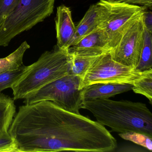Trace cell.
<instances>
[{
	"mask_svg": "<svg viewBox=\"0 0 152 152\" xmlns=\"http://www.w3.org/2000/svg\"><path fill=\"white\" fill-rule=\"evenodd\" d=\"M12 134L20 152H107L117 148L104 126L48 100L20 106Z\"/></svg>",
	"mask_w": 152,
	"mask_h": 152,
	"instance_id": "obj_1",
	"label": "cell"
},
{
	"mask_svg": "<svg viewBox=\"0 0 152 152\" xmlns=\"http://www.w3.org/2000/svg\"><path fill=\"white\" fill-rule=\"evenodd\" d=\"M80 108L89 111L97 121L112 131L135 132L152 137V113L144 103L104 99L83 101Z\"/></svg>",
	"mask_w": 152,
	"mask_h": 152,
	"instance_id": "obj_2",
	"label": "cell"
},
{
	"mask_svg": "<svg viewBox=\"0 0 152 152\" xmlns=\"http://www.w3.org/2000/svg\"><path fill=\"white\" fill-rule=\"evenodd\" d=\"M72 55L57 45L46 51L38 61L27 66L19 80L12 86L14 100L23 99L31 92L69 74Z\"/></svg>",
	"mask_w": 152,
	"mask_h": 152,
	"instance_id": "obj_3",
	"label": "cell"
},
{
	"mask_svg": "<svg viewBox=\"0 0 152 152\" xmlns=\"http://www.w3.org/2000/svg\"><path fill=\"white\" fill-rule=\"evenodd\" d=\"M55 0H19L0 26V47L8 46L16 36L43 22L54 11Z\"/></svg>",
	"mask_w": 152,
	"mask_h": 152,
	"instance_id": "obj_4",
	"label": "cell"
},
{
	"mask_svg": "<svg viewBox=\"0 0 152 152\" xmlns=\"http://www.w3.org/2000/svg\"><path fill=\"white\" fill-rule=\"evenodd\" d=\"M81 81L80 76L68 74L29 93L24 98V103L48 100L65 110L79 114L82 102Z\"/></svg>",
	"mask_w": 152,
	"mask_h": 152,
	"instance_id": "obj_5",
	"label": "cell"
},
{
	"mask_svg": "<svg viewBox=\"0 0 152 152\" xmlns=\"http://www.w3.org/2000/svg\"><path fill=\"white\" fill-rule=\"evenodd\" d=\"M102 19L99 26L103 30L111 49L119 43L129 27L146 10L141 6L124 2L100 0Z\"/></svg>",
	"mask_w": 152,
	"mask_h": 152,
	"instance_id": "obj_6",
	"label": "cell"
},
{
	"mask_svg": "<svg viewBox=\"0 0 152 152\" xmlns=\"http://www.w3.org/2000/svg\"><path fill=\"white\" fill-rule=\"evenodd\" d=\"M142 72L115 61L110 50L96 58L82 78L80 89L100 83L132 84Z\"/></svg>",
	"mask_w": 152,
	"mask_h": 152,
	"instance_id": "obj_7",
	"label": "cell"
},
{
	"mask_svg": "<svg viewBox=\"0 0 152 152\" xmlns=\"http://www.w3.org/2000/svg\"><path fill=\"white\" fill-rule=\"evenodd\" d=\"M144 13L129 27L118 44L110 50L113 60L132 68H136L138 64L144 43Z\"/></svg>",
	"mask_w": 152,
	"mask_h": 152,
	"instance_id": "obj_8",
	"label": "cell"
},
{
	"mask_svg": "<svg viewBox=\"0 0 152 152\" xmlns=\"http://www.w3.org/2000/svg\"><path fill=\"white\" fill-rule=\"evenodd\" d=\"M111 50L104 31L99 26L68 49L72 56L89 57L97 56Z\"/></svg>",
	"mask_w": 152,
	"mask_h": 152,
	"instance_id": "obj_9",
	"label": "cell"
},
{
	"mask_svg": "<svg viewBox=\"0 0 152 152\" xmlns=\"http://www.w3.org/2000/svg\"><path fill=\"white\" fill-rule=\"evenodd\" d=\"M72 11L68 7L62 5L57 8L55 18L57 46L68 50L72 45L75 31V26L72 18Z\"/></svg>",
	"mask_w": 152,
	"mask_h": 152,
	"instance_id": "obj_10",
	"label": "cell"
},
{
	"mask_svg": "<svg viewBox=\"0 0 152 152\" xmlns=\"http://www.w3.org/2000/svg\"><path fill=\"white\" fill-rule=\"evenodd\" d=\"M133 85L125 83H93L85 86L81 91L83 101L108 99L132 90Z\"/></svg>",
	"mask_w": 152,
	"mask_h": 152,
	"instance_id": "obj_11",
	"label": "cell"
},
{
	"mask_svg": "<svg viewBox=\"0 0 152 152\" xmlns=\"http://www.w3.org/2000/svg\"><path fill=\"white\" fill-rule=\"evenodd\" d=\"M102 10L100 4L91 5L77 26L72 45H74L99 26L102 19Z\"/></svg>",
	"mask_w": 152,
	"mask_h": 152,
	"instance_id": "obj_12",
	"label": "cell"
},
{
	"mask_svg": "<svg viewBox=\"0 0 152 152\" xmlns=\"http://www.w3.org/2000/svg\"><path fill=\"white\" fill-rule=\"evenodd\" d=\"M15 113L14 99L0 93V137L9 136V129Z\"/></svg>",
	"mask_w": 152,
	"mask_h": 152,
	"instance_id": "obj_13",
	"label": "cell"
},
{
	"mask_svg": "<svg viewBox=\"0 0 152 152\" xmlns=\"http://www.w3.org/2000/svg\"><path fill=\"white\" fill-rule=\"evenodd\" d=\"M30 46L24 41L18 48L9 56L0 58V74L17 70L23 65V57Z\"/></svg>",
	"mask_w": 152,
	"mask_h": 152,
	"instance_id": "obj_14",
	"label": "cell"
},
{
	"mask_svg": "<svg viewBox=\"0 0 152 152\" xmlns=\"http://www.w3.org/2000/svg\"><path fill=\"white\" fill-rule=\"evenodd\" d=\"M132 90L137 94L145 96L152 102V69L142 72L141 75L133 82Z\"/></svg>",
	"mask_w": 152,
	"mask_h": 152,
	"instance_id": "obj_15",
	"label": "cell"
},
{
	"mask_svg": "<svg viewBox=\"0 0 152 152\" xmlns=\"http://www.w3.org/2000/svg\"><path fill=\"white\" fill-rule=\"evenodd\" d=\"M152 32L145 28L144 43L141 50L138 64L136 69L140 72L152 68Z\"/></svg>",
	"mask_w": 152,
	"mask_h": 152,
	"instance_id": "obj_16",
	"label": "cell"
},
{
	"mask_svg": "<svg viewBox=\"0 0 152 152\" xmlns=\"http://www.w3.org/2000/svg\"><path fill=\"white\" fill-rule=\"evenodd\" d=\"M72 64L69 74L77 75L82 78L98 56H72Z\"/></svg>",
	"mask_w": 152,
	"mask_h": 152,
	"instance_id": "obj_17",
	"label": "cell"
},
{
	"mask_svg": "<svg viewBox=\"0 0 152 152\" xmlns=\"http://www.w3.org/2000/svg\"><path fill=\"white\" fill-rule=\"evenodd\" d=\"M27 67L23 65L17 70L0 74V93L6 89L11 88L19 80Z\"/></svg>",
	"mask_w": 152,
	"mask_h": 152,
	"instance_id": "obj_18",
	"label": "cell"
},
{
	"mask_svg": "<svg viewBox=\"0 0 152 152\" xmlns=\"http://www.w3.org/2000/svg\"><path fill=\"white\" fill-rule=\"evenodd\" d=\"M119 135L124 139L134 142L136 144L142 146L148 150L152 151V137L135 132L120 133Z\"/></svg>",
	"mask_w": 152,
	"mask_h": 152,
	"instance_id": "obj_19",
	"label": "cell"
},
{
	"mask_svg": "<svg viewBox=\"0 0 152 152\" xmlns=\"http://www.w3.org/2000/svg\"><path fill=\"white\" fill-rule=\"evenodd\" d=\"M19 0H0V26L13 12Z\"/></svg>",
	"mask_w": 152,
	"mask_h": 152,
	"instance_id": "obj_20",
	"label": "cell"
},
{
	"mask_svg": "<svg viewBox=\"0 0 152 152\" xmlns=\"http://www.w3.org/2000/svg\"><path fill=\"white\" fill-rule=\"evenodd\" d=\"M0 152H17L15 142L10 135L0 137Z\"/></svg>",
	"mask_w": 152,
	"mask_h": 152,
	"instance_id": "obj_21",
	"label": "cell"
},
{
	"mask_svg": "<svg viewBox=\"0 0 152 152\" xmlns=\"http://www.w3.org/2000/svg\"><path fill=\"white\" fill-rule=\"evenodd\" d=\"M122 2L137 6L140 5L146 9H152V0H123Z\"/></svg>",
	"mask_w": 152,
	"mask_h": 152,
	"instance_id": "obj_22",
	"label": "cell"
},
{
	"mask_svg": "<svg viewBox=\"0 0 152 152\" xmlns=\"http://www.w3.org/2000/svg\"><path fill=\"white\" fill-rule=\"evenodd\" d=\"M144 24L145 28L148 31L152 32V14L151 11L144 12L143 14Z\"/></svg>",
	"mask_w": 152,
	"mask_h": 152,
	"instance_id": "obj_23",
	"label": "cell"
},
{
	"mask_svg": "<svg viewBox=\"0 0 152 152\" xmlns=\"http://www.w3.org/2000/svg\"><path fill=\"white\" fill-rule=\"evenodd\" d=\"M105 1L110 2H122L123 0H105Z\"/></svg>",
	"mask_w": 152,
	"mask_h": 152,
	"instance_id": "obj_24",
	"label": "cell"
}]
</instances>
